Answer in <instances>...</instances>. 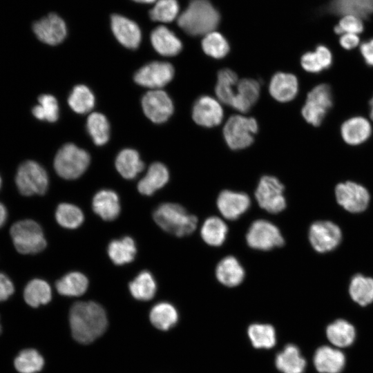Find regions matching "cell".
Instances as JSON below:
<instances>
[{"label": "cell", "instance_id": "cell-15", "mask_svg": "<svg viewBox=\"0 0 373 373\" xmlns=\"http://www.w3.org/2000/svg\"><path fill=\"white\" fill-rule=\"evenodd\" d=\"M32 28L41 41L51 46L62 42L67 34L64 21L55 13H50L36 21Z\"/></svg>", "mask_w": 373, "mask_h": 373}, {"label": "cell", "instance_id": "cell-6", "mask_svg": "<svg viewBox=\"0 0 373 373\" xmlns=\"http://www.w3.org/2000/svg\"><path fill=\"white\" fill-rule=\"evenodd\" d=\"M332 90L329 85L320 84L307 94L301 113L305 120L314 126H320L333 106Z\"/></svg>", "mask_w": 373, "mask_h": 373}, {"label": "cell", "instance_id": "cell-22", "mask_svg": "<svg viewBox=\"0 0 373 373\" xmlns=\"http://www.w3.org/2000/svg\"><path fill=\"white\" fill-rule=\"evenodd\" d=\"M260 95V84L251 79L238 80L235 97L231 106L241 113H247L257 102Z\"/></svg>", "mask_w": 373, "mask_h": 373}, {"label": "cell", "instance_id": "cell-43", "mask_svg": "<svg viewBox=\"0 0 373 373\" xmlns=\"http://www.w3.org/2000/svg\"><path fill=\"white\" fill-rule=\"evenodd\" d=\"M44 364L41 355L33 349L22 350L14 362L16 370L20 373H36L42 369Z\"/></svg>", "mask_w": 373, "mask_h": 373}, {"label": "cell", "instance_id": "cell-10", "mask_svg": "<svg viewBox=\"0 0 373 373\" xmlns=\"http://www.w3.org/2000/svg\"><path fill=\"white\" fill-rule=\"evenodd\" d=\"M246 240L250 247L258 250H270L284 245V239L278 228L265 220H257L251 224Z\"/></svg>", "mask_w": 373, "mask_h": 373}, {"label": "cell", "instance_id": "cell-47", "mask_svg": "<svg viewBox=\"0 0 373 373\" xmlns=\"http://www.w3.org/2000/svg\"><path fill=\"white\" fill-rule=\"evenodd\" d=\"M179 12L177 0H158L149 11L151 20L168 23L173 21Z\"/></svg>", "mask_w": 373, "mask_h": 373}, {"label": "cell", "instance_id": "cell-35", "mask_svg": "<svg viewBox=\"0 0 373 373\" xmlns=\"http://www.w3.org/2000/svg\"><path fill=\"white\" fill-rule=\"evenodd\" d=\"M151 323L157 329L166 331L172 328L178 321V314L171 304L166 302L155 305L149 315Z\"/></svg>", "mask_w": 373, "mask_h": 373}, {"label": "cell", "instance_id": "cell-4", "mask_svg": "<svg viewBox=\"0 0 373 373\" xmlns=\"http://www.w3.org/2000/svg\"><path fill=\"white\" fill-rule=\"evenodd\" d=\"M10 234L16 250L22 254H35L46 247L41 226L32 220H22L14 223Z\"/></svg>", "mask_w": 373, "mask_h": 373}, {"label": "cell", "instance_id": "cell-36", "mask_svg": "<svg viewBox=\"0 0 373 373\" xmlns=\"http://www.w3.org/2000/svg\"><path fill=\"white\" fill-rule=\"evenodd\" d=\"M352 299L361 306L373 302V278L361 274L354 276L349 286Z\"/></svg>", "mask_w": 373, "mask_h": 373}, {"label": "cell", "instance_id": "cell-19", "mask_svg": "<svg viewBox=\"0 0 373 373\" xmlns=\"http://www.w3.org/2000/svg\"><path fill=\"white\" fill-rule=\"evenodd\" d=\"M251 201L245 193L222 191L217 199V207L221 214L228 220H236L249 208Z\"/></svg>", "mask_w": 373, "mask_h": 373}, {"label": "cell", "instance_id": "cell-54", "mask_svg": "<svg viewBox=\"0 0 373 373\" xmlns=\"http://www.w3.org/2000/svg\"><path fill=\"white\" fill-rule=\"evenodd\" d=\"M135 2H138V3H151L154 1H155L156 0H133Z\"/></svg>", "mask_w": 373, "mask_h": 373}, {"label": "cell", "instance_id": "cell-9", "mask_svg": "<svg viewBox=\"0 0 373 373\" xmlns=\"http://www.w3.org/2000/svg\"><path fill=\"white\" fill-rule=\"evenodd\" d=\"M284 189L278 179L265 175L259 181L255 197L261 208L271 213H278L286 207Z\"/></svg>", "mask_w": 373, "mask_h": 373}, {"label": "cell", "instance_id": "cell-52", "mask_svg": "<svg viewBox=\"0 0 373 373\" xmlns=\"http://www.w3.org/2000/svg\"><path fill=\"white\" fill-rule=\"evenodd\" d=\"M8 218V211L3 203L0 202V228L6 223Z\"/></svg>", "mask_w": 373, "mask_h": 373}, {"label": "cell", "instance_id": "cell-7", "mask_svg": "<svg viewBox=\"0 0 373 373\" xmlns=\"http://www.w3.org/2000/svg\"><path fill=\"white\" fill-rule=\"evenodd\" d=\"M15 183L23 195H44L48 189V177L46 170L39 164L28 160L19 166Z\"/></svg>", "mask_w": 373, "mask_h": 373}, {"label": "cell", "instance_id": "cell-5", "mask_svg": "<svg viewBox=\"0 0 373 373\" xmlns=\"http://www.w3.org/2000/svg\"><path fill=\"white\" fill-rule=\"evenodd\" d=\"M90 160L87 151L68 143L64 145L57 153L54 167L60 177L66 180H74L86 171Z\"/></svg>", "mask_w": 373, "mask_h": 373}, {"label": "cell", "instance_id": "cell-33", "mask_svg": "<svg viewBox=\"0 0 373 373\" xmlns=\"http://www.w3.org/2000/svg\"><path fill=\"white\" fill-rule=\"evenodd\" d=\"M134 240L128 236L111 241L108 247V254L114 264L124 265L133 261L136 254Z\"/></svg>", "mask_w": 373, "mask_h": 373}, {"label": "cell", "instance_id": "cell-38", "mask_svg": "<svg viewBox=\"0 0 373 373\" xmlns=\"http://www.w3.org/2000/svg\"><path fill=\"white\" fill-rule=\"evenodd\" d=\"M226 224L218 217L208 218L203 223L200 233L202 240L211 246H220L227 234Z\"/></svg>", "mask_w": 373, "mask_h": 373}, {"label": "cell", "instance_id": "cell-55", "mask_svg": "<svg viewBox=\"0 0 373 373\" xmlns=\"http://www.w3.org/2000/svg\"><path fill=\"white\" fill-rule=\"evenodd\" d=\"M1 178L0 177V189H1Z\"/></svg>", "mask_w": 373, "mask_h": 373}, {"label": "cell", "instance_id": "cell-1", "mask_svg": "<svg viewBox=\"0 0 373 373\" xmlns=\"http://www.w3.org/2000/svg\"><path fill=\"white\" fill-rule=\"evenodd\" d=\"M69 321L73 338L83 344L100 336L108 324L104 308L93 301L75 303L70 308Z\"/></svg>", "mask_w": 373, "mask_h": 373}, {"label": "cell", "instance_id": "cell-29", "mask_svg": "<svg viewBox=\"0 0 373 373\" xmlns=\"http://www.w3.org/2000/svg\"><path fill=\"white\" fill-rule=\"evenodd\" d=\"M332 63V53L323 45L318 46L314 51L305 52L300 59L302 68L310 73H318L328 69Z\"/></svg>", "mask_w": 373, "mask_h": 373}, {"label": "cell", "instance_id": "cell-56", "mask_svg": "<svg viewBox=\"0 0 373 373\" xmlns=\"http://www.w3.org/2000/svg\"><path fill=\"white\" fill-rule=\"evenodd\" d=\"M1 325H0V333H1Z\"/></svg>", "mask_w": 373, "mask_h": 373}, {"label": "cell", "instance_id": "cell-28", "mask_svg": "<svg viewBox=\"0 0 373 373\" xmlns=\"http://www.w3.org/2000/svg\"><path fill=\"white\" fill-rule=\"evenodd\" d=\"M328 341L338 348H345L353 344L356 338V329L348 321L337 319L326 327Z\"/></svg>", "mask_w": 373, "mask_h": 373}, {"label": "cell", "instance_id": "cell-21", "mask_svg": "<svg viewBox=\"0 0 373 373\" xmlns=\"http://www.w3.org/2000/svg\"><path fill=\"white\" fill-rule=\"evenodd\" d=\"M269 90L277 101L289 102L296 97L298 92V79L293 74L278 72L272 77Z\"/></svg>", "mask_w": 373, "mask_h": 373}, {"label": "cell", "instance_id": "cell-18", "mask_svg": "<svg viewBox=\"0 0 373 373\" xmlns=\"http://www.w3.org/2000/svg\"><path fill=\"white\" fill-rule=\"evenodd\" d=\"M111 26L117 41L124 47L137 48L141 42L142 34L138 25L133 21L119 15H113Z\"/></svg>", "mask_w": 373, "mask_h": 373}, {"label": "cell", "instance_id": "cell-41", "mask_svg": "<svg viewBox=\"0 0 373 373\" xmlns=\"http://www.w3.org/2000/svg\"><path fill=\"white\" fill-rule=\"evenodd\" d=\"M86 127L96 145H104L108 141L110 126L103 114L99 113L90 114L87 119Z\"/></svg>", "mask_w": 373, "mask_h": 373}, {"label": "cell", "instance_id": "cell-34", "mask_svg": "<svg viewBox=\"0 0 373 373\" xmlns=\"http://www.w3.org/2000/svg\"><path fill=\"white\" fill-rule=\"evenodd\" d=\"M238 82L237 75L233 70L224 68L218 72L215 92L220 102L231 106Z\"/></svg>", "mask_w": 373, "mask_h": 373}, {"label": "cell", "instance_id": "cell-11", "mask_svg": "<svg viewBox=\"0 0 373 373\" xmlns=\"http://www.w3.org/2000/svg\"><path fill=\"white\" fill-rule=\"evenodd\" d=\"M335 195L337 202L351 213L363 211L370 201V194L366 188L352 181L338 184Z\"/></svg>", "mask_w": 373, "mask_h": 373}, {"label": "cell", "instance_id": "cell-26", "mask_svg": "<svg viewBox=\"0 0 373 373\" xmlns=\"http://www.w3.org/2000/svg\"><path fill=\"white\" fill-rule=\"evenodd\" d=\"M167 168L160 162H154L149 168L146 175L137 184L139 192L144 195H151L163 187L169 181Z\"/></svg>", "mask_w": 373, "mask_h": 373}, {"label": "cell", "instance_id": "cell-44", "mask_svg": "<svg viewBox=\"0 0 373 373\" xmlns=\"http://www.w3.org/2000/svg\"><path fill=\"white\" fill-rule=\"evenodd\" d=\"M55 218L59 224L67 229L79 227L84 219L81 209L71 204H60L55 212Z\"/></svg>", "mask_w": 373, "mask_h": 373}, {"label": "cell", "instance_id": "cell-37", "mask_svg": "<svg viewBox=\"0 0 373 373\" xmlns=\"http://www.w3.org/2000/svg\"><path fill=\"white\" fill-rule=\"evenodd\" d=\"M88 281L82 273H68L55 284L57 291L63 296H79L87 289Z\"/></svg>", "mask_w": 373, "mask_h": 373}, {"label": "cell", "instance_id": "cell-49", "mask_svg": "<svg viewBox=\"0 0 373 373\" xmlns=\"http://www.w3.org/2000/svg\"><path fill=\"white\" fill-rule=\"evenodd\" d=\"M15 291V287L10 278L4 273L0 272V302L5 301Z\"/></svg>", "mask_w": 373, "mask_h": 373}, {"label": "cell", "instance_id": "cell-25", "mask_svg": "<svg viewBox=\"0 0 373 373\" xmlns=\"http://www.w3.org/2000/svg\"><path fill=\"white\" fill-rule=\"evenodd\" d=\"M275 365L283 373H304L307 362L296 345L288 344L276 355Z\"/></svg>", "mask_w": 373, "mask_h": 373}, {"label": "cell", "instance_id": "cell-24", "mask_svg": "<svg viewBox=\"0 0 373 373\" xmlns=\"http://www.w3.org/2000/svg\"><path fill=\"white\" fill-rule=\"evenodd\" d=\"M92 206L94 212L106 221L116 219L120 212L118 195L111 190L98 191L93 197Z\"/></svg>", "mask_w": 373, "mask_h": 373}, {"label": "cell", "instance_id": "cell-27", "mask_svg": "<svg viewBox=\"0 0 373 373\" xmlns=\"http://www.w3.org/2000/svg\"><path fill=\"white\" fill-rule=\"evenodd\" d=\"M245 270L233 256L222 259L216 269L217 279L222 285L232 287L240 285L245 278Z\"/></svg>", "mask_w": 373, "mask_h": 373}, {"label": "cell", "instance_id": "cell-32", "mask_svg": "<svg viewBox=\"0 0 373 373\" xmlns=\"http://www.w3.org/2000/svg\"><path fill=\"white\" fill-rule=\"evenodd\" d=\"M51 298V288L49 284L42 279L31 280L23 290V298L26 303L32 307L47 304L50 301Z\"/></svg>", "mask_w": 373, "mask_h": 373}, {"label": "cell", "instance_id": "cell-8", "mask_svg": "<svg viewBox=\"0 0 373 373\" xmlns=\"http://www.w3.org/2000/svg\"><path fill=\"white\" fill-rule=\"evenodd\" d=\"M257 131L256 120L240 115L230 117L223 128L224 140L233 150L242 149L250 146Z\"/></svg>", "mask_w": 373, "mask_h": 373}, {"label": "cell", "instance_id": "cell-39", "mask_svg": "<svg viewBox=\"0 0 373 373\" xmlns=\"http://www.w3.org/2000/svg\"><path fill=\"white\" fill-rule=\"evenodd\" d=\"M157 287L153 275L144 271L129 283V290L131 295L140 300H149L153 298Z\"/></svg>", "mask_w": 373, "mask_h": 373}, {"label": "cell", "instance_id": "cell-14", "mask_svg": "<svg viewBox=\"0 0 373 373\" xmlns=\"http://www.w3.org/2000/svg\"><path fill=\"white\" fill-rule=\"evenodd\" d=\"M142 106L145 115L153 122H165L173 112V104L168 94L160 89L151 90L142 97Z\"/></svg>", "mask_w": 373, "mask_h": 373}, {"label": "cell", "instance_id": "cell-50", "mask_svg": "<svg viewBox=\"0 0 373 373\" xmlns=\"http://www.w3.org/2000/svg\"><path fill=\"white\" fill-rule=\"evenodd\" d=\"M360 38L358 35L344 33L341 35L339 44L345 50H352L358 46Z\"/></svg>", "mask_w": 373, "mask_h": 373}, {"label": "cell", "instance_id": "cell-13", "mask_svg": "<svg viewBox=\"0 0 373 373\" xmlns=\"http://www.w3.org/2000/svg\"><path fill=\"white\" fill-rule=\"evenodd\" d=\"M341 238L340 228L330 221H317L309 227V242L313 248L320 253L335 249L339 245Z\"/></svg>", "mask_w": 373, "mask_h": 373}, {"label": "cell", "instance_id": "cell-3", "mask_svg": "<svg viewBox=\"0 0 373 373\" xmlns=\"http://www.w3.org/2000/svg\"><path fill=\"white\" fill-rule=\"evenodd\" d=\"M153 219L163 230L178 237L193 233L198 223V218L183 207L170 202L158 206L153 212Z\"/></svg>", "mask_w": 373, "mask_h": 373}, {"label": "cell", "instance_id": "cell-42", "mask_svg": "<svg viewBox=\"0 0 373 373\" xmlns=\"http://www.w3.org/2000/svg\"><path fill=\"white\" fill-rule=\"evenodd\" d=\"M68 103L77 113L84 114L90 111L95 105V97L91 90L84 85L74 87L69 95Z\"/></svg>", "mask_w": 373, "mask_h": 373}, {"label": "cell", "instance_id": "cell-2", "mask_svg": "<svg viewBox=\"0 0 373 373\" xmlns=\"http://www.w3.org/2000/svg\"><path fill=\"white\" fill-rule=\"evenodd\" d=\"M220 15L208 0H192L178 18V25L192 36L206 35L218 25Z\"/></svg>", "mask_w": 373, "mask_h": 373}, {"label": "cell", "instance_id": "cell-16", "mask_svg": "<svg viewBox=\"0 0 373 373\" xmlns=\"http://www.w3.org/2000/svg\"><path fill=\"white\" fill-rule=\"evenodd\" d=\"M192 117L200 126L213 127L220 124L223 118V110L220 104L214 98L204 95L195 102Z\"/></svg>", "mask_w": 373, "mask_h": 373}, {"label": "cell", "instance_id": "cell-45", "mask_svg": "<svg viewBox=\"0 0 373 373\" xmlns=\"http://www.w3.org/2000/svg\"><path fill=\"white\" fill-rule=\"evenodd\" d=\"M202 47L207 55L215 59L223 58L229 50L227 41L221 34L215 31L204 35Z\"/></svg>", "mask_w": 373, "mask_h": 373}, {"label": "cell", "instance_id": "cell-46", "mask_svg": "<svg viewBox=\"0 0 373 373\" xmlns=\"http://www.w3.org/2000/svg\"><path fill=\"white\" fill-rule=\"evenodd\" d=\"M39 104L34 106L32 113L39 120L54 122L59 117V106L56 98L51 95H41L38 99Z\"/></svg>", "mask_w": 373, "mask_h": 373}, {"label": "cell", "instance_id": "cell-40", "mask_svg": "<svg viewBox=\"0 0 373 373\" xmlns=\"http://www.w3.org/2000/svg\"><path fill=\"white\" fill-rule=\"evenodd\" d=\"M247 334L252 345L258 349L271 348L276 342L275 329L269 324H251L248 327Z\"/></svg>", "mask_w": 373, "mask_h": 373}, {"label": "cell", "instance_id": "cell-48", "mask_svg": "<svg viewBox=\"0 0 373 373\" xmlns=\"http://www.w3.org/2000/svg\"><path fill=\"white\" fill-rule=\"evenodd\" d=\"M363 30V23L362 19L352 15H347L343 16L338 24L334 27V32L337 35L344 33L359 34Z\"/></svg>", "mask_w": 373, "mask_h": 373}, {"label": "cell", "instance_id": "cell-12", "mask_svg": "<svg viewBox=\"0 0 373 373\" xmlns=\"http://www.w3.org/2000/svg\"><path fill=\"white\" fill-rule=\"evenodd\" d=\"M173 76L174 68L170 63L153 61L140 68L134 80L142 86L157 90L169 84Z\"/></svg>", "mask_w": 373, "mask_h": 373}, {"label": "cell", "instance_id": "cell-20", "mask_svg": "<svg viewBox=\"0 0 373 373\" xmlns=\"http://www.w3.org/2000/svg\"><path fill=\"white\" fill-rule=\"evenodd\" d=\"M313 362L320 373H341L345 366L346 358L338 348L323 345L316 350Z\"/></svg>", "mask_w": 373, "mask_h": 373}, {"label": "cell", "instance_id": "cell-17", "mask_svg": "<svg viewBox=\"0 0 373 373\" xmlns=\"http://www.w3.org/2000/svg\"><path fill=\"white\" fill-rule=\"evenodd\" d=\"M372 126L370 120L361 115L345 119L341 125L340 134L343 141L350 146H358L372 135Z\"/></svg>", "mask_w": 373, "mask_h": 373}, {"label": "cell", "instance_id": "cell-31", "mask_svg": "<svg viewBox=\"0 0 373 373\" xmlns=\"http://www.w3.org/2000/svg\"><path fill=\"white\" fill-rule=\"evenodd\" d=\"M115 167L124 178L131 180L144 169V164L135 150L125 149L121 151L115 160Z\"/></svg>", "mask_w": 373, "mask_h": 373}, {"label": "cell", "instance_id": "cell-30", "mask_svg": "<svg viewBox=\"0 0 373 373\" xmlns=\"http://www.w3.org/2000/svg\"><path fill=\"white\" fill-rule=\"evenodd\" d=\"M329 10L337 15H352L361 19L373 13V0H333Z\"/></svg>", "mask_w": 373, "mask_h": 373}, {"label": "cell", "instance_id": "cell-53", "mask_svg": "<svg viewBox=\"0 0 373 373\" xmlns=\"http://www.w3.org/2000/svg\"><path fill=\"white\" fill-rule=\"evenodd\" d=\"M369 115L372 121H373V96L369 102Z\"/></svg>", "mask_w": 373, "mask_h": 373}, {"label": "cell", "instance_id": "cell-51", "mask_svg": "<svg viewBox=\"0 0 373 373\" xmlns=\"http://www.w3.org/2000/svg\"><path fill=\"white\" fill-rule=\"evenodd\" d=\"M360 52L365 64L373 67V39L361 44Z\"/></svg>", "mask_w": 373, "mask_h": 373}, {"label": "cell", "instance_id": "cell-23", "mask_svg": "<svg viewBox=\"0 0 373 373\" xmlns=\"http://www.w3.org/2000/svg\"><path fill=\"white\" fill-rule=\"evenodd\" d=\"M151 42L154 49L161 55L172 57L182 50L181 41L165 26L155 28L151 34Z\"/></svg>", "mask_w": 373, "mask_h": 373}]
</instances>
